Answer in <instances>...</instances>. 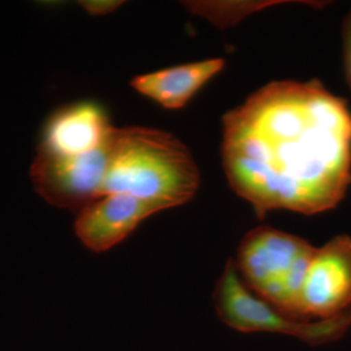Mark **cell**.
I'll list each match as a JSON object with an SVG mask.
<instances>
[{"instance_id":"cell-1","label":"cell","mask_w":351,"mask_h":351,"mask_svg":"<svg viewBox=\"0 0 351 351\" xmlns=\"http://www.w3.org/2000/svg\"><path fill=\"white\" fill-rule=\"evenodd\" d=\"M230 188L259 219L335 208L351 184V112L319 81H276L223 117Z\"/></svg>"},{"instance_id":"cell-2","label":"cell","mask_w":351,"mask_h":351,"mask_svg":"<svg viewBox=\"0 0 351 351\" xmlns=\"http://www.w3.org/2000/svg\"><path fill=\"white\" fill-rule=\"evenodd\" d=\"M201 184L188 147L171 133L114 128L103 194H129L163 210L191 201Z\"/></svg>"},{"instance_id":"cell-3","label":"cell","mask_w":351,"mask_h":351,"mask_svg":"<svg viewBox=\"0 0 351 351\" xmlns=\"http://www.w3.org/2000/svg\"><path fill=\"white\" fill-rule=\"evenodd\" d=\"M316 247L306 239L258 226L239 243L236 267L259 298L291 319L308 322L302 311V287Z\"/></svg>"},{"instance_id":"cell-4","label":"cell","mask_w":351,"mask_h":351,"mask_svg":"<svg viewBox=\"0 0 351 351\" xmlns=\"http://www.w3.org/2000/svg\"><path fill=\"white\" fill-rule=\"evenodd\" d=\"M213 300L219 319L241 333L287 335L311 346H320L341 339L351 326V310L326 320L291 319L245 285L233 259L228 261L219 277Z\"/></svg>"},{"instance_id":"cell-5","label":"cell","mask_w":351,"mask_h":351,"mask_svg":"<svg viewBox=\"0 0 351 351\" xmlns=\"http://www.w3.org/2000/svg\"><path fill=\"white\" fill-rule=\"evenodd\" d=\"M110 138L99 149L81 155L60 156L38 151L30 168L38 194L50 204L77 213L103 197Z\"/></svg>"},{"instance_id":"cell-6","label":"cell","mask_w":351,"mask_h":351,"mask_svg":"<svg viewBox=\"0 0 351 351\" xmlns=\"http://www.w3.org/2000/svg\"><path fill=\"white\" fill-rule=\"evenodd\" d=\"M307 320H326L351 310V237L341 234L316 249L301 294Z\"/></svg>"},{"instance_id":"cell-7","label":"cell","mask_w":351,"mask_h":351,"mask_svg":"<svg viewBox=\"0 0 351 351\" xmlns=\"http://www.w3.org/2000/svg\"><path fill=\"white\" fill-rule=\"evenodd\" d=\"M162 208L129 194H106L78 211L75 236L94 252L111 250Z\"/></svg>"},{"instance_id":"cell-8","label":"cell","mask_w":351,"mask_h":351,"mask_svg":"<svg viewBox=\"0 0 351 351\" xmlns=\"http://www.w3.org/2000/svg\"><path fill=\"white\" fill-rule=\"evenodd\" d=\"M114 129L106 111L93 101H80L52 113L38 151L72 156L97 150Z\"/></svg>"},{"instance_id":"cell-9","label":"cell","mask_w":351,"mask_h":351,"mask_svg":"<svg viewBox=\"0 0 351 351\" xmlns=\"http://www.w3.org/2000/svg\"><path fill=\"white\" fill-rule=\"evenodd\" d=\"M224 65L226 60L220 58L177 65L137 75L132 80V86L167 110H180L213 75L221 72Z\"/></svg>"},{"instance_id":"cell-10","label":"cell","mask_w":351,"mask_h":351,"mask_svg":"<svg viewBox=\"0 0 351 351\" xmlns=\"http://www.w3.org/2000/svg\"><path fill=\"white\" fill-rule=\"evenodd\" d=\"M285 1L275 0H247V1H185L189 11L211 21L213 25L226 29L239 24L241 20L250 16L251 13L262 11L263 8L281 4Z\"/></svg>"},{"instance_id":"cell-11","label":"cell","mask_w":351,"mask_h":351,"mask_svg":"<svg viewBox=\"0 0 351 351\" xmlns=\"http://www.w3.org/2000/svg\"><path fill=\"white\" fill-rule=\"evenodd\" d=\"M81 7L91 16H106L120 8L124 1L121 0H84L80 1Z\"/></svg>"},{"instance_id":"cell-12","label":"cell","mask_w":351,"mask_h":351,"mask_svg":"<svg viewBox=\"0 0 351 351\" xmlns=\"http://www.w3.org/2000/svg\"><path fill=\"white\" fill-rule=\"evenodd\" d=\"M343 64L346 82L351 90V10L343 23Z\"/></svg>"}]
</instances>
